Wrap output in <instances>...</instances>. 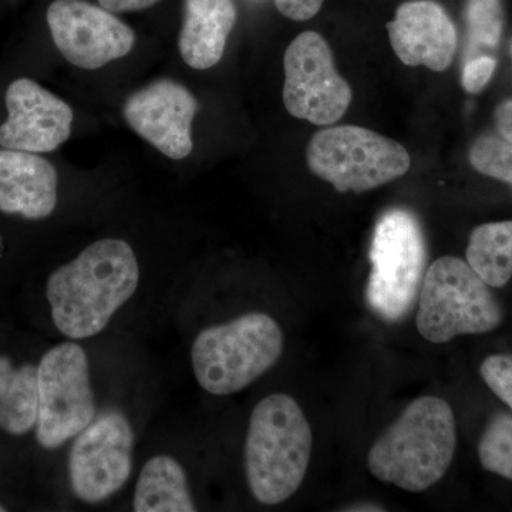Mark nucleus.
Here are the masks:
<instances>
[{
    "label": "nucleus",
    "mask_w": 512,
    "mask_h": 512,
    "mask_svg": "<svg viewBox=\"0 0 512 512\" xmlns=\"http://www.w3.org/2000/svg\"><path fill=\"white\" fill-rule=\"evenodd\" d=\"M495 124L500 136L512 143V100L504 101L495 110Z\"/></svg>",
    "instance_id": "obj_27"
},
{
    "label": "nucleus",
    "mask_w": 512,
    "mask_h": 512,
    "mask_svg": "<svg viewBox=\"0 0 512 512\" xmlns=\"http://www.w3.org/2000/svg\"><path fill=\"white\" fill-rule=\"evenodd\" d=\"M37 367H16L8 357L0 356V429L22 436L36 426Z\"/></svg>",
    "instance_id": "obj_18"
},
{
    "label": "nucleus",
    "mask_w": 512,
    "mask_h": 512,
    "mask_svg": "<svg viewBox=\"0 0 512 512\" xmlns=\"http://www.w3.org/2000/svg\"><path fill=\"white\" fill-rule=\"evenodd\" d=\"M312 453V430L289 394L256 404L245 441V474L255 500L278 505L301 487Z\"/></svg>",
    "instance_id": "obj_3"
},
{
    "label": "nucleus",
    "mask_w": 512,
    "mask_h": 512,
    "mask_svg": "<svg viewBox=\"0 0 512 512\" xmlns=\"http://www.w3.org/2000/svg\"><path fill=\"white\" fill-rule=\"evenodd\" d=\"M467 262L490 288H504L512 278V221L488 222L471 232Z\"/></svg>",
    "instance_id": "obj_19"
},
{
    "label": "nucleus",
    "mask_w": 512,
    "mask_h": 512,
    "mask_svg": "<svg viewBox=\"0 0 512 512\" xmlns=\"http://www.w3.org/2000/svg\"><path fill=\"white\" fill-rule=\"evenodd\" d=\"M57 205V171L35 153L0 148V211L42 220Z\"/></svg>",
    "instance_id": "obj_15"
},
{
    "label": "nucleus",
    "mask_w": 512,
    "mask_h": 512,
    "mask_svg": "<svg viewBox=\"0 0 512 512\" xmlns=\"http://www.w3.org/2000/svg\"><path fill=\"white\" fill-rule=\"evenodd\" d=\"M37 393V441L56 450L96 417L86 352L70 342L50 349L37 366Z\"/></svg>",
    "instance_id": "obj_8"
},
{
    "label": "nucleus",
    "mask_w": 512,
    "mask_h": 512,
    "mask_svg": "<svg viewBox=\"0 0 512 512\" xmlns=\"http://www.w3.org/2000/svg\"><path fill=\"white\" fill-rule=\"evenodd\" d=\"M481 466L512 481V417L498 414L488 423L478 444Z\"/></svg>",
    "instance_id": "obj_20"
},
{
    "label": "nucleus",
    "mask_w": 512,
    "mask_h": 512,
    "mask_svg": "<svg viewBox=\"0 0 512 512\" xmlns=\"http://www.w3.org/2000/svg\"><path fill=\"white\" fill-rule=\"evenodd\" d=\"M140 268L121 239H100L47 281V301L56 328L70 339L99 335L137 291Z\"/></svg>",
    "instance_id": "obj_1"
},
{
    "label": "nucleus",
    "mask_w": 512,
    "mask_h": 512,
    "mask_svg": "<svg viewBox=\"0 0 512 512\" xmlns=\"http://www.w3.org/2000/svg\"><path fill=\"white\" fill-rule=\"evenodd\" d=\"M284 350V333L266 313H247L200 332L191 348L195 379L205 392H241L275 366Z\"/></svg>",
    "instance_id": "obj_4"
},
{
    "label": "nucleus",
    "mask_w": 512,
    "mask_h": 512,
    "mask_svg": "<svg viewBox=\"0 0 512 512\" xmlns=\"http://www.w3.org/2000/svg\"><path fill=\"white\" fill-rule=\"evenodd\" d=\"M481 377L487 386L512 409V355H491L480 367Z\"/></svg>",
    "instance_id": "obj_23"
},
{
    "label": "nucleus",
    "mask_w": 512,
    "mask_h": 512,
    "mask_svg": "<svg viewBox=\"0 0 512 512\" xmlns=\"http://www.w3.org/2000/svg\"><path fill=\"white\" fill-rule=\"evenodd\" d=\"M306 163L339 192L376 190L403 177L412 158L402 144L357 126L323 128L306 148Z\"/></svg>",
    "instance_id": "obj_6"
},
{
    "label": "nucleus",
    "mask_w": 512,
    "mask_h": 512,
    "mask_svg": "<svg viewBox=\"0 0 512 512\" xmlns=\"http://www.w3.org/2000/svg\"><path fill=\"white\" fill-rule=\"evenodd\" d=\"M503 308L473 266L456 256H441L430 266L420 293L417 329L431 343L461 335H480L503 322Z\"/></svg>",
    "instance_id": "obj_5"
},
{
    "label": "nucleus",
    "mask_w": 512,
    "mask_h": 512,
    "mask_svg": "<svg viewBox=\"0 0 512 512\" xmlns=\"http://www.w3.org/2000/svg\"><path fill=\"white\" fill-rule=\"evenodd\" d=\"M495 67L497 62L491 56H478L468 60L464 64L463 77H461L464 90L470 94L483 92L493 77Z\"/></svg>",
    "instance_id": "obj_24"
},
{
    "label": "nucleus",
    "mask_w": 512,
    "mask_h": 512,
    "mask_svg": "<svg viewBox=\"0 0 512 512\" xmlns=\"http://www.w3.org/2000/svg\"><path fill=\"white\" fill-rule=\"evenodd\" d=\"M8 120L0 126V147L52 153L72 133L73 111L35 80L19 79L6 90Z\"/></svg>",
    "instance_id": "obj_13"
},
{
    "label": "nucleus",
    "mask_w": 512,
    "mask_h": 512,
    "mask_svg": "<svg viewBox=\"0 0 512 512\" xmlns=\"http://www.w3.org/2000/svg\"><path fill=\"white\" fill-rule=\"evenodd\" d=\"M466 25L471 49L497 47L504 29L503 0H467Z\"/></svg>",
    "instance_id": "obj_21"
},
{
    "label": "nucleus",
    "mask_w": 512,
    "mask_h": 512,
    "mask_svg": "<svg viewBox=\"0 0 512 512\" xmlns=\"http://www.w3.org/2000/svg\"><path fill=\"white\" fill-rule=\"evenodd\" d=\"M133 508L137 512L197 511L184 467L170 456L150 458L138 476Z\"/></svg>",
    "instance_id": "obj_17"
},
{
    "label": "nucleus",
    "mask_w": 512,
    "mask_h": 512,
    "mask_svg": "<svg viewBox=\"0 0 512 512\" xmlns=\"http://www.w3.org/2000/svg\"><path fill=\"white\" fill-rule=\"evenodd\" d=\"M6 511V508H3L2 505H0V512Z\"/></svg>",
    "instance_id": "obj_28"
},
{
    "label": "nucleus",
    "mask_w": 512,
    "mask_h": 512,
    "mask_svg": "<svg viewBox=\"0 0 512 512\" xmlns=\"http://www.w3.org/2000/svg\"><path fill=\"white\" fill-rule=\"evenodd\" d=\"M237 22L234 0H185L180 53L195 70H207L220 63L229 33Z\"/></svg>",
    "instance_id": "obj_16"
},
{
    "label": "nucleus",
    "mask_w": 512,
    "mask_h": 512,
    "mask_svg": "<svg viewBox=\"0 0 512 512\" xmlns=\"http://www.w3.org/2000/svg\"><path fill=\"white\" fill-rule=\"evenodd\" d=\"M158 0H99L100 6L113 13L133 12L156 5Z\"/></svg>",
    "instance_id": "obj_26"
},
{
    "label": "nucleus",
    "mask_w": 512,
    "mask_h": 512,
    "mask_svg": "<svg viewBox=\"0 0 512 512\" xmlns=\"http://www.w3.org/2000/svg\"><path fill=\"white\" fill-rule=\"evenodd\" d=\"M323 2L325 0H275V5L285 18L303 22L318 15Z\"/></svg>",
    "instance_id": "obj_25"
},
{
    "label": "nucleus",
    "mask_w": 512,
    "mask_h": 512,
    "mask_svg": "<svg viewBox=\"0 0 512 512\" xmlns=\"http://www.w3.org/2000/svg\"><path fill=\"white\" fill-rule=\"evenodd\" d=\"M370 262L367 305L386 322L403 319L412 309L426 265V242L413 212H384L373 232Z\"/></svg>",
    "instance_id": "obj_7"
},
{
    "label": "nucleus",
    "mask_w": 512,
    "mask_h": 512,
    "mask_svg": "<svg viewBox=\"0 0 512 512\" xmlns=\"http://www.w3.org/2000/svg\"><path fill=\"white\" fill-rule=\"evenodd\" d=\"M284 103L291 116L332 126L352 103V89L335 67L332 50L316 32L292 40L284 56Z\"/></svg>",
    "instance_id": "obj_9"
},
{
    "label": "nucleus",
    "mask_w": 512,
    "mask_h": 512,
    "mask_svg": "<svg viewBox=\"0 0 512 512\" xmlns=\"http://www.w3.org/2000/svg\"><path fill=\"white\" fill-rule=\"evenodd\" d=\"M198 103L190 90L173 80H158L131 94L124 120L138 136L173 160L190 156L191 127Z\"/></svg>",
    "instance_id": "obj_12"
},
{
    "label": "nucleus",
    "mask_w": 512,
    "mask_h": 512,
    "mask_svg": "<svg viewBox=\"0 0 512 512\" xmlns=\"http://www.w3.org/2000/svg\"><path fill=\"white\" fill-rule=\"evenodd\" d=\"M470 163L478 173L512 187V143L503 137L483 136L474 141Z\"/></svg>",
    "instance_id": "obj_22"
},
{
    "label": "nucleus",
    "mask_w": 512,
    "mask_h": 512,
    "mask_svg": "<svg viewBox=\"0 0 512 512\" xmlns=\"http://www.w3.org/2000/svg\"><path fill=\"white\" fill-rule=\"evenodd\" d=\"M134 431L126 414L107 410L77 434L69 457L73 493L99 504L127 483L133 470Z\"/></svg>",
    "instance_id": "obj_10"
},
{
    "label": "nucleus",
    "mask_w": 512,
    "mask_h": 512,
    "mask_svg": "<svg viewBox=\"0 0 512 512\" xmlns=\"http://www.w3.org/2000/svg\"><path fill=\"white\" fill-rule=\"evenodd\" d=\"M47 25L64 59L84 70L127 56L136 43L133 29L113 12L84 0H55L47 9Z\"/></svg>",
    "instance_id": "obj_11"
},
{
    "label": "nucleus",
    "mask_w": 512,
    "mask_h": 512,
    "mask_svg": "<svg viewBox=\"0 0 512 512\" xmlns=\"http://www.w3.org/2000/svg\"><path fill=\"white\" fill-rule=\"evenodd\" d=\"M390 45L406 66H424L444 72L453 63L457 50V29L440 3L409 0L387 23Z\"/></svg>",
    "instance_id": "obj_14"
},
{
    "label": "nucleus",
    "mask_w": 512,
    "mask_h": 512,
    "mask_svg": "<svg viewBox=\"0 0 512 512\" xmlns=\"http://www.w3.org/2000/svg\"><path fill=\"white\" fill-rule=\"evenodd\" d=\"M457 446L456 419L446 400H414L370 448L367 467L383 481L421 493L447 473Z\"/></svg>",
    "instance_id": "obj_2"
}]
</instances>
